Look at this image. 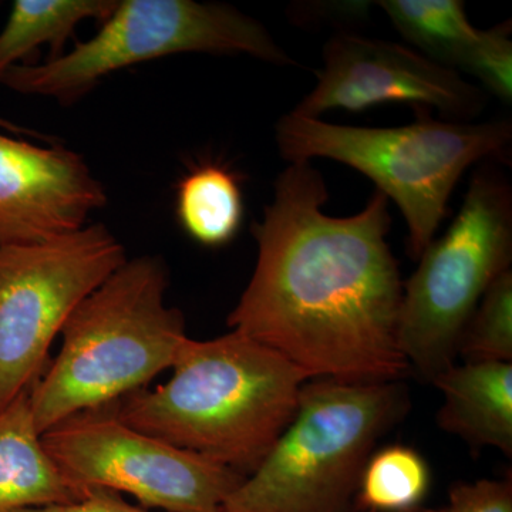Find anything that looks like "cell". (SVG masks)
Returning a JSON list of instances; mask_svg holds the SVG:
<instances>
[{
  "label": "cell",
  "mask_w": 512,
  "mask_h": 512,
  "mask_svg": "<svg viewBox=\"0 0 512 512\" xmlns=\"http://www.w3.org/2000/svg\"><path fill=\"white\" fill-rule=\"evenodd\" d=\"M325 178L291 163L274 201L252 225L254 274L228 325L281 353L311 379L400 382L410 372L397 342L403 282L387 244L389 200L375 191L350 217H330Z\"/></svg>",
  "instance_id": "6da1fadb"
},
{
  "label": "cell",
  "mask_w": 512,
  "mask_h": 512,
  "mask_svg": "<svg viewBox=\"0 0 512 512\" xmlns=\"http://www.w3.org/2000/svg\"><path fill=\"white\" fill-rule=\"evenodd\" d=\"M173 375L114 403L123 423L249 476L298 409L311 377L281 353L231 332L188 338Z\"/></svg>",
  "instance_id": "7a4b0ae2"
},
{
  "label": "cell",
  "mask_w": 512,
  "mask_h": 512,
  "mask_svg": "<svg viewBox=\"0 0 512 512\" xmlns=\"http://www.w3.org/2000/svg\"><path fill=\"white\" fill-rule=\"evenodd\" d=\"M168 279L163 258L137 256L80 303L30 390L40 433L113 406L173 367L188 336L183 313L165 303Z\"/></svg>",
  "instance_id": "3957f363"
},
{
  "label": "cell",
  "mask_w": 512,
  "mask_h": 512,
  "mask_svg": "<svg viewBox=\"0 0 512 512\" xmlns=\"http://www.w3.org/2000/svg\"><path fill=\"white\" fill-rule=\"evenodd\" d=\"M409 126H342L286 114L276 124L279 153L289 163L329 158L355 168L396 202L409 228L412 258L436 237L448 200L471 165L504 160L512 141L511 121H439L416 110Z\"/></svg>",
  "instance_id": "277c9868"
},
{
  "label": "cell",
  "mask_w": 512,
  "mask_h": 512,
  "mask_svg": "<svg viewBox=\"0 0 512 512\" xmlns=\"http://www.w3.org/2000/svg\"><path fill=\"white\" fill-rule=\"evenodd\" d=\"M409 406L400 382L308 380L291 423L224 512H348L377 440Z\"/></svg>",
  "instance_id": "5b68a950"
},
{
  "label": "cell",
  "mask_w": 512,
  "mask_h": 512,
  "mask_svg": "<svg viewBox=\"0 0 512 512\" xmlns=\"http://www.w3.org/2000/svg\"><path fill=\"white\" fill-rule=\"evenodd\" d=\"M511 259V185L497 168L483 167L453 224L403 284L397 342L410 370L431 383L456 363L468 320Z\"/></svg>",
  "instance_id": "8992f818"
},
{
  "label": "cell",
  "mask_w": 512,
  "mask_h": 512,
  "mask_svg": "<svg viewBox=\"0 0 512 512\" xmlns=\"http://www.w3.org/2000/svg\"><path fill=\"white\" fill-rule=\"evenodd\" d=\"M181 53H242L295 64L262 23L232 6L194 0H121L99 32L45 63H23L3 86L26 96L73 103L111 73Z\"/></svg>",
  "instance_id": "52a82bcc"
},
{
  "label": "cell",
  "mask_w": 512,
  "mask_h": 512,
  "mask_svg": "<svg viewBox=\"0 0 512 512\" xmlns=\"http://www.w3.org/2000/svg\"><path fill=\"white\" fill-rule=\"evenodd\" d=\"M127 261L106 225L28 245H0V412L32 389L80 303Z\"/></svg>",
  "instance_id": "ba28073f"
},
{
  "label": "cell",
  "mask_w": 512,
  "mask_h": 512,
  "mask_svg": "<svg viewBox=\"0 0 512 512\" xmlns=\"http://www.w3.org/2000/svg\"><path fill=\"white\" fill-rule=\"evenodd\" d=\"M42 440L79 490L127 494L154 512H224L225 501L247 477L133 429L110 406L60 421Z\"/></svg>",
  "instance_id": "9c48e42d"
},
{
  "label": "cell",
  "mask_w": 512,
  "mask_h": 512,
  "mask_svg": "<svg viewBox=\"0 0 512 512\" xmlns=\"http://www.w3.org/2000/svg\"><path fill=\"white\" fill-rule=\"evenodd\" d=\"M323 62L315 89L292 114L319 119L333 110L404 103L467 120L478 116L487 103L483 90L456 70L389 40L339 33L326 43Z\"/></svg>",
  "instance_id": "30bf717a"
},
{
  "label": "cell",
  "mask_w": 512,
  "mask_h": 512,
  "mask_svg": "<svg viewBox=\"0 0 512 512\" xmlns=\"http://www.w3.org/2000/svg\"><path fill=\"white\" fill-rule=\"evenodd\" d=\"M106 204L103 184L80 154L0 133V245L72 234Z\"/></svg>",
  "instance_id": "8fae6325"
},
{
  "label": "cell",
  "mask_w": 512,
  "mask_h": 512,
  "mask_svg": "<svg viewBox=\"0 0 512 512\" xmlns=\"http://www.w3.org/2000/svg\"><path fill=\"white\" fill-rule=\"evenodd\" d=\"M431 383L443 393L441 429L512 456V363H454Z\"/></svg>",
  "instance_id": "7c38bea8"
},
{
  "label": "cell",
  "mask_w": 512,
  "mask_h": 512,
  "mask_svg": "<svg viewBox=\"0 0 512 512\" xmlns=\"http://www.w3.org/2000/svg\"><path fill=\"white\" fill-rule=\"evenodd\" d=\"M30 390L0 412V512L72 503L87 493L70 483L47 453Z\"/></svg>",
  "instance_id": "4fadbf2b"
},
{
  "label": "cell",
  "mask_w": 512,
  "mask_h": 512,
  "mask_svg": "<svg viewBox=\"0 0 512 512\" xmlns=\"http://www.w3.org/2000/svg\"><path fill=\"white\" fill-rule=\"evenodd\" d=\"M175 214L185 234L197 244L225 247L244 222L239 178L225 165H198L178 185Z\"/></svg>",
  "instance_id": "5bb4252c"
},
{
  "label": "cell",
  "mask_w": 512,
  "mask_h": 512,
  "mask_svg": "<svg viewBox=\"0 0 512 512\" xmlns=\"http://www.w3.org/2000/svg\"><path fill=\"white\" fill-rule=\"evenodd\" d=\"M116 0H16L0 32V82L43 45L62 49L84 20H106Z\"/></svg>",
  "instance_id": "9a60e30c"
},
{
  "label": "cell",
  "mask_w": 512,
  "mask_h": 512,
  "mask_svg": "<svg viewBox=\"0 0 512 512\" xmlns=\"http://www.w3.org/2000/svg\"><path fill=\"white\" fill-rule=\"evenodd\" d=\"M377 5L417 52L456 72L480 39L481 29L471 25L460 0H382Z\"/></svg>",
  "instance_id": "2e32d148"
},
{
  "label": "cell",
  "mask_w": 512,
  "mask_h": 512,
  "mask_svg": "<svg viewBox=\"0 0 512 512\" xmlns=\"http://www.w3.org/2000/svg\"><path fill=\"white\" fill-rule=\"evenodd\" d=\"M430 483L429 464L419 451L384 447L367 460L356 500L372 512H416L429 494Z\"/></svg>",
  "instance_id": "e0dca14e"
},
{
  "label": "cell",
  "mask_w": 512,
  "mask_h": 512,
  "mask_svg": "<svg viewBox=\"0 0 512 512\" xmlns=\"http://www.w3.org/2000/svg\"><path fill=\"white\" fill-rule=\"evenodd\" d=\"M464 362L512 363V272L495 279L458 342Z\"/></svg>",
  "instance_id": "ac0fdd59"
},
{
  "label": "cell",
  "mask_w": 512,
  "mask_h": 512,
  "mask_svg": "<svg viewBox=\"0 0 512 512\" xmlns=\"http://www.w3.org/2000/svg\"><path fill=\"white\" fill-rule=\"evenodd\" d=\"M461 70L480 80L495 97L512 100V40L511 20L481 30L480 39L471 50Z\"/></svg>",
  "instance_id": "d6986e66"
},
{
  "label": "cell",
  "mask_w": 512,
  "mask_h": 512,
  "mask_svg": "<svg viewBox=\"0 0 512 512\" xmlns=\"http://www.w3.org/2000/svg\"><path fill=\"white\" fill-rule=\"evenodd\" d=\"M448 497L453 512H512L510 480L461 481L450 488Z\"/></svg>",
  "instance_id": "ffe728a7"
},
{
  "label": "cell",
  "mask_w": 512,
  "mask_h": 512,
  "mask_svg": "<svg viewBox=\"0 0 512 512\" xmlns=\"http://www.w3.org/2000/svg\"><path fill=\"white\" fill-rule=\"evenodd\" d=\"M13 512H154L128 503L126 498L114 491L92 488L79 500L72 503L46 505V507L26 508Z\"/></svg>",
  "instance_id": "44dd1931"
},
{
  "label": "cell",
  "mask_w": 512,
  "mask_h": 512,
  "mask_svg": "<svg viewBox=\"0 0 512 512\" xmlns=\"http://www.w3.org/2000/svg\"><path fill=\"white\" fill-rule=\"evenodd\" d=\"M0 130L10 131V133L15 134H26V136L30 137H43L40 133H35V131L25 130V128L18 126V124L12 123V121L2 119L0 117Z\"/></svg>",
  "instance_id": "7402d4cb"
},
{
  "label": "cell",
  "mask_w": 512,
  "mask_h": 512,
  "mask_svg": "<svg viewBox=\"0 0 512 512\" xmlns=\"http://www.w3.org/2000/svg\"><path fill=\"white\" fill-rule=\"evenodd\" d=\"M421 512H453L448 507L437 508V510H421Z\"/></svg>",
  "instance_id": "603a6c76"
},
{
  "label": "cell",
  "mask_w": 512,
  "mask_h": 512,
  "mask_svg": "<svg viewBox=\"0 0 512 512\" xmlns=\"http://www.w3.org/2000/svg\"><path fill=\"white\" fill-rule=\"evenodd\" d=\"M416 512H421V510H419V511H416Z\"/></svg>",
  "instance_id": "cb8c5ba5"
}]
</instances>
